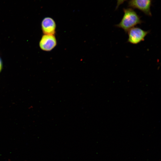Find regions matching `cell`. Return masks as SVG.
Returning <instances> with one entry per match:
<instances>
[{"label":"cell","mask_w":161,"mask_h":161,"mask_svg":"<svg viewBox=\"0 0 161 161\" xmlns=\"http://www.w3.org/2000/svg\"><path fill=\"white\" fill-rule=\"evenodd\" d=\"M1 67H2V65H1V61L0 59V71L1 70Z\"/></svg>","instance_id":"7"},{"label":"cell","mask_w":161,"mask_h":161,"mask_svg":"<svg viewBox=\"0 0 161 161\" xmlns=\"http://www.w3.org/2000/svg\"><path fill=\"white\" fill-rule=\"evenodd\" d=\"M127 0H117V5L116 7V10L117 9L119 6L123 4L125 1Z\"/></svg>","instance_id":"6"},{"label":"cell","mask_w":161,"mask_h":161,"mask_svg":"<svg viewBox=\"0 0 161 161\" xmlns=\"http://www.w3.org/2000/svg\"><path fill=\"white\" fill-rule=\"evenodd\" d=\"M150 31H145L138 27H134L127 32V42L133 44H137L144 40Z\"/></svg>","instance_id":"2"},{"label":"cell","mask_w":161,"mask_h":161,"mask_svg":"<svg viewBox=\"0 0 161 161\" xmlns=\"http://www.w3.org/2000/svg\"><path fill=\"white\" fill-rule=\"evenodd\" d=\"M124 14L120 22L115 26L123 30L126 33L131 28L143 21L140 16L131 8H123Z\"/></svg>","instance_id":"1"},{"label":"cell","mask_w":161,"mask_h":161,"mask_svg":"<svg viewBox=\"0 0 161 161\" xmlns=\"http://www.w3.org/2000/svg\"><path fill=\"white\" fill-rule=\"evenodd\" d=\"M152 0H129L128 3L129 7L137 9L145 15L151 16V7Z\"/></svg>","instance_id":"3"},{"label":"cell","mask_w":161,"mask_h":161,"mask_svg":"<svg viewBox=\"0 0 161 161\" xmlns=\"http://www.w3.org/2000/svg\"><path fill=\"white\" fill-rule=\"evenodd\" d=\"M56 24L52 18H44L41 22V27L44 34L54 35L55 32Z\"/></svg>","instance_id":"5"},{"label":"cell","mask_w":161,"mask_h":161,"mask_svg":"<svg viewBox=\"0 0 161 161\" xmlns=\"http://www.w3.org/2000/svg\"><path fill=\"white\" fill-rule=\"evenodd\" d=\"M57 40L54 35L44 34L40 41L39 46L43 50L50 51L56 46Z\"/></svg>","instance_id":"4"}]
</instances>
